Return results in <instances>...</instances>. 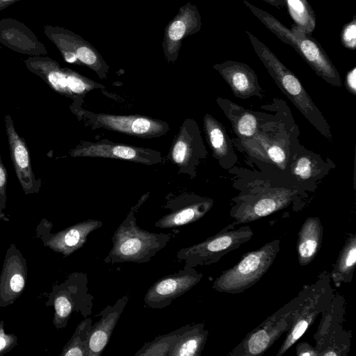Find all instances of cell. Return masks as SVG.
I'll list each match as a JSON object with an SVG mask.
<instances>
[{
  "mask_svg": "<svg viewBox=\"0 0 356 356\" xmlns=\"http://www.w3.org/2000/svg\"><path fill=\"white\" fill-rule=\"evenodd\" d=\"M145 198L143 197L131 209L115 231L112 248L104 259L105 263L148 262L170 241V234L149 232L137 225L135 213Z\"/></svg>",
  "mask_w": 356,
  "mask_h": 356,
  "instance_id": "6da1fadb",
  "label": "cell"
},
{
  "mask_svg": "<svg viewBox=\"0 0 356 356\" xmlns=\"http://www.w3.org/2000/svg\"><path fill=\"white\" fill-rule=\"evenodd\" d=\"M302 295L301 290L297 296L248 334L228 355L232 356L263 355L291 327Z\"/></svg>",
  "mask_w": 356,
  "mask_h": 356,
  "instance_id": "8992f818",
  "label": "cell"
},
{
  "mask_svg": "<svg viewBox=\"0 0 356 356\" xmlns=\"http://www.w3.org/2000/svg\"><path fill=\"white\" fill-rule=\"evenodd\" d=\"M213 67L219 72L236 97H262V90L257 74L247 64L235 60H226L215 64Z\"/></svg>",
  "mask_w": 356,
  "mask_h": 356,
  "instance_id": "d6986e66",
  "label": "cell"
},
{
  "mask_svg": "<svg viewBox=\"0 0 356 356\" xmlns=\"http://www.w3.org/2000/svg\"><path fill=\"white\" fill-rule=\"evenodd\" d=\"M188 325L189 324L169 333L157 336L152 341L145 343L134 356H169L179 337Z\"/></svg>",
  "mask_w": 356,
  "mask_h": 356,
  "instance_id": "83f0119b",
  "label": "cell"
},
{
  "mask_svg": "<svg viewBox=\"0 0 356 356\" xmlns=\"http://www.w3.org/2000/svg\"><path fill=\"white\" fill-rule=\"evenodd\" d=\"M265 156L281 169H285L287 165V156L285 149L277 142L265 146Z\"/></svg>",
  "mask_w": 356,
  "mask_h": 356,
  "instance_id": "1f68e13d",
  "label": "cell"
},
{
  "mask_svg": "<svg viewBox=\"0 0 356 356\" xmlns=\"http://www.w3.org/2000/svg\"><path fill=\"white\" fill-rule=\"evenodd\" d=\"M26 67L40 76L55 91L67 97H74L67 88L65 67L47 56H31L24 61Z\"/></svg>",
  "mask_w": 356,
  "mask_h": 356,
  "instance_id": "44dd1931",
  "label": "cell"
},
{
  "mask_svg": "<svg viewBox=\"0 0 356 356\" xmlns=\"http://www.w3.org/2000/svg\"><path fill=\"white\" fill-rule=\"evenodd\" d=\"M55 309L57 314L61 318L68 317L72 311V305L64 296L56 299Z\"/></svg>",
  "mask_w": 356,
  "mask_h": 356,
  "instance_id": "836d02e7",
  "label": "cell"
},
{
  "mask_svg": "<svg viewBox=\"0 0 356 356\" xmlns=\"http://www.w3.org/2000/svg\"><path fill=\"white\" fill-rule=\"evenodd\" d=\"M315 164L309 155L299 156L291 165L292 174L301 180L310 179L315 172Z\"/></svg>",
  "mask_w": 356,
  "mask_h": 356,
  "instance_id": "4dcf8cb0",
  "label": "cell"
},
{
  "mask_svg": "<svg viewBox=\"0 0 356 356\" xmlns=\"http://www.w3.org/2000/svg\"><path fill=\"white\" fill-rule=\"evenodd\" d=\"M345 86L348 91L353 95H356V67L349 70L346 76Z\"/></svg>",
  "mask_w": 356,
  "mask_h": 356,
  "instance_id": "e575fe53",
  "label": "cell"
},
{
  "mask_svg": "<svg viewBox=\"0 0 356 356\" xmlns=\"http://www.w3.org/2000/svg\"><path fill=\"white\" fill-rule=\"evenodd\" d=\"M67 76V88L74 97H83L93 89L104 88V86L78 72L65 67Z\"/></svg>",
  "mask_w": 356,
  "mask_h": 356,
  "instance_id": "f1b7e54d",
  "label": "cell"
},
{
  "mask_svg": "<svg viewBox=\"0 0 356 356\" xmlns=\"http://www.w3.org/2000/svg\"><path fill=\"white\" fill-rule=\"evenodd\" d=\"M44 33L66 62L86 66L100 79L107 77L109 66L97 49L82 37L63 27L51 25L44 26Z\"/></svg>",
  "mask_w": 356,
  "mask_h": 356,
  "instance_id": "9c48e42d",
  "label": "cell"
},
{
  "mask_svg": "<svg viewBox=\"0 0 356 356\" xmlns=\"http://www.w3.org/2000/svg\"><path fill=\"white\" fill-rule=\"evenodd\" d=\"M266 3L276 8H282L285 6L284 0H264Z\"/></svg>",
  "mask_w": 356,
  "mask_h": 356,
  "instance_id": "ab89813d",
  "label": "cell"
},
{
  "mask_svg": "<svg viewBox=\"0 0 356 356\" xmlns=\"http://www.w3.org/2000/svg\"><path fill=\"white\" fill-rule=\"evenodd\" d=\"M129 299V296L124 295L119 298L113 305H107L100 312L99 320L92 324L90 330L88 356L102 355Z\"/></svg>",
  "mask_w": 356,
  "mask_h": 356,
  "instance_id": "ffe728a7",
  "label": "cell"
},
{
  "mask_svg": "<svg viewBox=\"0 0 356 356\" xmlns=\"http://www.w3.org/2000/svg\"><path fill=\"white\" fill-rule=\"evenodd\" d=\"M70 155L72 157L116 159L148 165L159 164L163 161L160 152L107 140L82 142L70 152Z\"/></svg>",
  "mask_w": 356,
  "mask_h": 356,
  "instance_id": "4fadbf2b",
  "label": "cell"
},
{
  "mask_svg": "<svg viewBox=\"0 0 356 356\" xmlns=\"http://www.w3.org/2000/svg\"><path fill=\"white\" fill-rule=\"evenodd\" d=\"M202 276L195 268L185 265L177 273L164 276L154 282L147 290L144 302L152 309L166 307L195 286Z\"/></svg>",
  "mask_w": 356,
  "mask_h": 356,
  "instance_id": "5bb4252c",
  "label": "cell"
},
{
  "mask_svg": "<svg viewBox=\"0 0 356 356\" xmlns=\"http://www.w3.org/2000/svg\"><path fill=\"white\" fill-rule=\"evenodd\" d=\"M7 184V171L5 168L0 154V197L5 194Z\"/></svg>",
  "mask_w": 356,
  "mask_h": 356,
  "instance_id": "8d00e7d4",
  "label": "cell"
},
{
  "mask_svg": "<svg viewBox=\"0 0 356 356\" xmlns=\"http://www.w3.org/2000/svg\"><path fill=\"white\" fill-rule=\"evenodd\" d=\"M5 340L3 338L0 337V350L5 346Z\"/></svg>",
  "mask_w": 356,
  "mask_h": 356,
  "instance_id": "60d3db41",
  "label": "cell"
},
{
  "mask_svg": "<svg viewBox=\"0 0 356 356\" xmlns=\"http://www.w3.org/2000/svg\"><path fill=\"white\" fill-rule=\"evenodd\" d=\"M0 43L13 51L31 56L47 54L45 46L34 33L13 18L0 19Z\"/></svg>",
  "mask_w": 356,
  "mask_h": 356,
  "instance_id": "ac0fdd59",
  "label": "cell"
},
{
  "mask_svg": "<svg viewBox=\"0 0 356 356\" xmlns=\"http://www.w3.org/2000/svg\"><path fill=\"white\" fill-rule=\"evenodd\" d=\"M294 24L312 35L316 25L315 13L307 0H284Z\"/></svg>",
  "mask_w": 356,
  "mask_h": 356,
  "instance_id": "4316f807",
  "label": "cell"
},
{
  "mask_svg": "<svg viewBox=\"0 0 356 356\" xmlns=\"http://www.w3.org/2000/svg\"><path fill=\"white\" fill-rule=\"evenodd\" d=\"M76 115L92 129L102 128L140 138H158L170 129L166 122L143 115L99 113L81 108Z\"/></svg>",
  "mask_w": 356,
  "mask_h": 356,
  "instance_id": "ba28073f",
  "label": "cell"
},
{
  "mask_svg": "<svg viewBox=\"0 0 356 356\" xmlns=\"http://www.w3.org/2000/svg\"><path fill=\"white\" fill-rule=\"evenodd\" d=\"M253 15L283 42L291 46L309 66L329 84L340 87L341 79L320 43L295 24L287 28L274 16L244 0Z\"/></svg>",
  "mask_w": 356,
  "mask_h": 356,
  "instance_id": "7a4b0ae2",
  "label": "cell"
},
{
  "mask_svg": "<svg viewBox=\"0 0 356 356\" xmlns=\"http://www.w3.org/2000/svg\"><path fill=\"white\" fill-rule=\"evenodd\" d=\"M217 102L240 138H250L257 134L259 119L254 113L225 99L218 98Z\"/></svg>",
  "mask_w": 356,
  "mask_h": 356,
  "instance_id": "603a6c76",
  "label": "cell"
},
{
  "mask_svg": "<svg viewBox=\"0 0 356 356\" xmlns=\"http://www.w3.org/2000/svg\"><path fill=\"white\" fill-rule=\"evenodd\" d=\"M213 204L211 198L196 195H182L168 199L163 206L170 212L162 216L154 223L159 228H175L202 218Z\"/></svg>",
  "mask_w": 356,
  "mask_h": 356,
  "instance_id": "2e32d148",
  "label": "cell"
},
{
  "mask_svg": "<svg viewBox=\"0 0 356 356\" xmlns=\"http://www.w3.org/2000/svg\"><path fill=\"white\" fill-rule=\"evenodd\" d=\"M323 229L317 217H308L298 234L297 253L298 262L304 266L317 255L323 241Z\"/></svg>",
  "mask_w": 356,
  "mask_h": 356,
  "instance_id": "7402d4cb",
  "label": "cell"
},
{
  "mask_svg": "<svg viewBox=\"0 0 356 356\" xmlns=\"http://www.w3.org/2000/svg\"><path fill=\"white\" fill-rule=\"evenodd\" d=\"M207 154L198 124L193 119H185L172 144L168 159L177 166L179 173L193 178Z\"/></svg>",
  "mask_w": 356,
  "mask_h": 356,
  "instance_id": "7c38bea8",
  "label": "cell"
},
{
  "mask_svg": "<svg viewBox=\"0 0 356 356\" xmlns=\"http://www.w3.org/2000/svg\"><path fill=\"white\" fill-rule=\"evenodd\" d=\"M297 195L296 190L286 188L247 194L235 200L230 216L237 224L252 222L287 207Z\"/></svg>",
  "mask_w": 356,
  "mask_h": 356,
  "instance_id": "8fae6325",
  "label": "cell"
},
{
  "mask_svg": "<svg viewBox=\"0 0 356 356\" xmlns=\"http://www.w3.org/2000/svg\"><path fill=\"white\" fill-rule=\"evenodd\" d=\"M5 125L10 157L17 177L26 193L36 192L40 188L41 181L35 177L27 146L17 134L10 115L5 117Z\"/></svg>",
  "mask_w": 356,
  "mask_h": 356,
  "instance_id": "e0dca14e",
  "label": "cell"
},
{
  "mask_svg": "<svg viewBox=\"0 0 356 356\" xmlns=\"http://www.w3.org/2000/svg\"><path fill=\"white\" fill-rule=\"evenodd\" d=\"M345 302L339 296H334L327 309L322 313L318 329L314 335L318 355H345L350 345V333L342 326L344 320Z\"/></svg>",
  "mask_w": 356,
  "mask_h": 356,
  "instance_id": "30bf717a",
  "label": "cell"
},
{
  "mask_svg": "<svg viewBox=\"0 0 356 356\" xmlns=\"http://www.w3.org/2000/svg\"><path fill=\"white\" fill-rule=\"evenodd\" d=\"M330 276L325 271L317 281L302 289V295L291 327L287 332L277 356H282L312 325L317 316L325 311L334 296L330 284Z\"/></svg>",
  "mask_w": 356,
  "mask_h": 356,
  "instance_id": "52a82bcc",
  "label": "cell"
},
{
  "mask_svg": "<svg viewBox=\"0 0 356 356\" xmlns=\"http://www.w3.org/2000/svg\"><path fill=\"white\" fill-rule=\"evenodd\" d=\"M201 27V16L195 5L188 2L179 8L177 14L168 23L164 30L162 47L168 63L176 61L182 40L197 33Z\"/></svg>",
  "mask_w": 356,
  "mask_h": 356,
  "instance_id": "9a60e30c",
  "label": "cell"
},
{
  "mask_svg": "<svg viewBox=\"0 0 356 356\" xmlns=\"http://www.w3.org/2000/svg\"><path fill=\"white\" fill-rule=\"evenodd\" d=\"M20 0H0V11Z\"/></svg>",
  "mask_w": 356,
  "mask_h": 356,
  "instance_id": "f35d334b",
  "label": "cell"
},
{
  "mask_svg": "<svg viewBox=\"0 0 356 356\" xmlns=\"http://www.w3.org/2000/svg\"><path fill=\"white\" fill-rule=\"evenodd\" d=\"M92 323L91 318L81 322L77 327L74 342L64 354L65 356H88V339Z\"/></svg>",
  "mask_w": 356,
  "mask_h": 356,
  "instance_id": "f546056e",
  "label": "cell"
},
{
  "mask_svg": "<svg viewBox=\"0 0 356 356\" xmlns=\"http://www.w3.org/2000/svg\"><path fill=\"white\" fill-rule=\"evenodd\" d=\"M24 281L22 275L16 274L13 276L10 280V287L13 291L18 292L24 287Z\"/></svg>",
  "mask_w": 356,
  "mask_h": 356,
  "instance_id": "74e56055",
  "label": "cell"
},
{
  "mask_svg": "<svg viewBox=\"0 0 356 356\" xmlns=\"http://www.w3.org/2000/svg\"><path fill=\"white\" fill-rule=\"evenodd\" d=\"M356 264V236L349 234L330 274L336 285L352 281Z\"/></svg>",
  "mask_w": 356,
  "mask_h": 356,
  "instance_id": "484cf974",
  "label": "cell"
},
{
  "mask_svg": "<svg viewBox=\"0 0 356 356\" xmlns=\"http://www.w3.org/2000/svg\"><path fill=\"white\" fill-rule=\"evenodd\" d=\"M254 50L282 92L305 118L325 138L332 140L330 127L300 81L278 58L250 32L245 31Z\"/></svg>",
  "mask_w": 356,
  "mask_h": 356,
  "instance_id": "3957f363",
  "label": "cell"
},
{
  "mask_svg": "<svg viewBox=\"0 0 356 356\" xmlns=\"http://www.w3.org/2000/svg\"><path fill=\"white\" fill-rule=\"evenodd\" d=\"M208 334L203 323L189 324L179 337L169 356H200Z\"/></svg>",
  "mask_w": 356,
  "mask_h": 356,
  "instance_id": "cb8c5ba5",
  "label": "cell"
},
{
  "mask_svg": "<svg viewBox=\"0 0 356 356\" xmlns=\"http://www.w3.org/2000/svg\"><path fill=\"white\" fill-rule=\"evenodd\" d=\"M238 225L234 222L203 241L180 249L177 252V258L192 268L218 262L252 238L253 232L250 227H236Z\"/></svg>",
  "mask_w": 356,
  "mask_h": 356,
  "instance_id": "5b68a950",
  "label": "cell"
},
{
  "mask_svg": "<svg viewBox=\"0 0 356 356\" xmlns=\"http://www.w3.org/2000/svg\"><path fill=\"white\" fill-rule=\"evenodd\" d=\"M342 45L348 49L355 50L356 47V15L343 26L340 34Z\"/></svg>",
  "mask_w": 356,
  "mask_h": 356,
  "instance_id": "d6a6232c",
  "label": "cell"
},
{
  "mask_svg": "<svg viewBox=\"0 0 356 356\" xmlns=\"http://www.w3.org/2000/svg\"><path fill=\"white\" fill-rule=\"evenodd\" d=\"M280 248V239H274L259 249L243 254L234 266L222 272L212 288L221 293L237 294L255 284L273 264Z\"/></svg>",
  "mask_w": 356,
  "mask_h": 356,
  "instance_id": "277c9868",
  "label": "cell"
},
{
  "mask_svg": "<svg viewBox=\"0 0 356 356\" xmlns=\"http://www.w3.org/2000/svg\"><path fill=\"white\" fill-rule=\"evenodd\" d=\"M296 355L298 356L316 355L318 356L314 347L311 346L309 343L302 342L299 343L296 347Z\"/></svg>",
  "mask_w": 356,
  "mask_h": 356,
  "instance_id": "d590c367",
  "label": "cell"
},
{
  "mask_svg": "<svg viewBox=\"0 0 356 356\" xmlns=\"http://www.w3.org/2000/svg\"><path fill=\"white\" fill-rule=\"evenodd\" d=\"M204 129L213 156L220 161L234 154L229 139L224 127L209 114L204 116Z\"/></svg>",
  "mask_w": 356,
  "mask_h": 356,
  "instance_id": "d4e9b609",
  "label": "cell"
}]
</instances>
